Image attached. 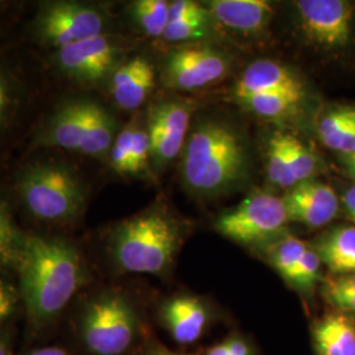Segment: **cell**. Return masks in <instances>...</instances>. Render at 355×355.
I'll list each match as a JSON object with an SVG mask.
<instances>
[{
	"label": "cell",
	"mask_w": 355,
	"mask_h": 355,
	"mask_svg": "<svg viewBox=\"0 0 355 355\" xmlns=\"http://www.w3.org/2000/svg\"><path fill=\"white\" fill-rule=\"evenodd\" d=\"M24 6L0 3V179L26 152L57 89L24 38Z\"/></svg>",
	"instance_id": "cell-1"
},
{
	"label": "cell",
	"mask_w": 355,
	"mask_h": 355,
	"mask_svg": "<svg viewBox=\"0 0 355 355\" xmlns=\"http://www.w3.org/2000/svg\"><path fill=\"white\" fill-rule=\"evenodd\" d=\"M80 157L58 150L23 155L0 179L15 214L48 232L71 230L86 215L92 186Z\"/></svg>",
	"instance_id": "cell-2"
},
{
	"label": "cell",
	"mask_w": 355,
	"mask_h": 355,
	"mask_svg": "<svg viewBox=\"0 0 355 355\" xmlns=\"http://www.w3.org/2000/svg\"><path fill=\"white\" fill-rule=\"evenodd\" d=\"M20 300L29 320L51 322L89 282V268L80 246L60 232L26 230L24 249L16 271Z\"/></svg>",
	"instance_id": "cell-3"
},
{
	"label": "cell",
	"mask_w": 355,
	"mask_h": 355,
	"mask_svg": "<svg viewBox=\"0 0 355 355\" xmlns=\"http://www.w3.org/2000/svg\"><path fill=\"white\" fill-rule=\"evenodd\" d=\"M120 124L91 92L58 91L41 114L23 155L58 150L107 162Z\"/></svg>",
	"instance_id": "cell-4"
},
{
	"label": "cell",
	"mask_w": 355,
	"mask_h": 355,
	"mask_svg": "<svg viewBox=\"0 0 355 355\" xmlns=\"http://www.w3.org/2000/svg\"><path fill=\"white\" fill-rule=\"evenodd\" d=\"M183 228L165 204H152L114 224L105 249L114 268L129 274L164 275L175 261Z\"/></svg>",
	"instance_id": "cell-5"
},
{
	"label": "cell",
	"mask_w": 355,
	"mask_h": 355,
	"mask_svg": "<svg viewBox=\"0 0 355 355\" xmlns=\"http://www.w3.org/2000/svg\"><path fill=\"white\" fill-rule=\"evenodd\" d=\"M182 157L184 184L198 193L215 195L241 180L248 154L241 136L221 121L199 124L186 141Z\"/></svg>",
	"instance_id": "cell-6"
},
{
	"label": "cell",
	"mask_w": 355,
	"mask_h": 355,
	"mask_svg": "<svg viewBox=\"0 0 355 355\" xmlns=\"http://www.w3.org/2000/svg\"><path fill=\"white\" fill-rule=\"evenodd\" d=\"M112 32L107 7L83 0L38 1L23 23L26 42L40 54L61 51L78 42Z\"/></svg>",
	"instance_id": "cell-7"
},
{
	"label": "cell",
	"mask_w": 355,
	"mask_h": 355,
	"mask_svg": "<svg viewBox=\"0 0 355 355\" xmlns=\"http://www.w3.org/2000/svg\"><path fill=\"white\" fill-rule=\"evenodd\" d=\"M127 48L123 38L108 33L41 57L60 91L91 92L105 87L114 70L127 60Z\"/></svg>",
	"instance_id": "cell-8"
},
{
	"label": "cell",
	"mask_w": 355,
	"mask_h": 355,
	"mask_svg": "<svg viewBox=\"0 0 355 355\" xmlns=\"http://www.w3.org/2000/svg\"><path fill=\"white\" fill-rule=\"evenodd\" d=\"M140 318L123 292L102 291L86 300L79 313V336L92 355H123L133 346Z\"/></svg>",
	"instance_id": "cell-9"
},
{
	"label": "cell",
	"mask_w": 355,
	"mask_h": 355,
	"mask_svg": "<svg viewBox=\"0 0 355 355\" xmlns=\"http://www.w3.org/2000/svg\"><path fill=\"white\" fill-rule=\"evenodd\" d=\"M288 223L283 198L257 192L220 216L215 228L221 236L240 245H262L278 239Z\"/></svg>",
	"instance_id": "cell-10"
},
{
	"label": "cell",
	"mask_w": 355,
	"mask_h": 355,
	"mask_svg": "<svg viewBox=\"0 0 355 355\" xmlns=\"http://www.w3.org/2000/svg\"><path fill=\"white\" fill-rule=\"evenodd\" d=\"M299 31L308 44L324 51H343L354 32L355 4L347 0L295 3Z\"/></svg>",
	"instance_id": "cell-11"
},
{
	"label": "cell",
	"mask_w": 355,
	"mask_h": 355,
	"mask_svg": "<svg viewBox=\"0 0 355 355\" xmlns=\"http://www.w3.org/2000/svg\"><path fill=\"white\" fill-rule=\"evenodd\" d=\"M228 57L209 45L192 44L170 51L162 64L167 87L195 91L215 85L228 74Z\"/></svg>",
	"instance_id": "cell-12"
},
{
	"label": "cell",
	"mask_w": 355,
	"mask_h": 355,
	"mask_svg": "<svg viewBox=\"0 0 355 355\" xmlns=\"http://www.w3.org/2000/svg\"><path fill=\"white\" fill-rule=\"evenodd\" d=\"M192 107L180 99L153 103L146 114L152 145V167L161 170L183 152L190 127Z\"/></svg>",
	"instance_id": "cell-13"
},
{
	"label": "cell",
	"mask_w": 355,
	"mask_h": 355,
	"mask_svg": "<svg viewBox=\"0 0 355 355\" xmlns=\"http://www.w3.org/2000/svg\"><path fill=\"white\" fill-rule=\"evenodd\" d=\"M157 74L144 54L128 57L108 79L105 89L111 102L124 112L139 111L155 89Z\"/></svg>",
	"instance_id": "cell-14"
},
{
	"label": "cell",
	"mask_w": 355,
	"mask_h": 355,
	"mask_svg": "<svg viewBox=\"0 0 355 355\" xmlns=\"http://www.w3.org/2000/svg\"><path fill=\"white\" fill-rule=\"evenodd\" d=\"M290 221L320 228L333 221L340 211L337 192L329 184L308 180L296 184L283 196Z\"/></svg>",
	"instance_id": "cell-15"
},
{
	"label": "cell",
	"mask_w": 355,
	"mask_h": 355,
	"mask_svg": "<svg viewBox=\"0 0 355 355\" xmlns=\"http://www.w3.org/2000/svg\"><path fill=\"white\" fill-rule=\"evenodd\" d=\"M287 94L305 98L303 80L290 67L271 60L249 64L233 87L236 101L253 95Z\"/></svg>",
	"instance_id": "cell-16"
},
{
	"label": "cell",
	"mask_w": 355,
	"mask_h": 355,
	"mask_svg": "<svg viewBox=\"0 0 355 355\" xmlns=\"http://www.w3.org/2000/svg\"><path fill=\"white\" fill-rule=\"evenodd\" d=\"M205 7L212 20L243 35L262 33L274 16V8L266 0H214Z\"/></svg>",
	"instance_id": "cell-17"
},
{
	"label": "cell",
	"mask_w": 355,
	"mask_h": 355,
	"mask_svg": "<svg viewBox=\"0 0 355 355\" xmlns=\"http://www.w3.org/2000/svg\"><path fill=\"white\" fill-rule=\"evenodd\" d=\"M162 322L179 345L196 343L208 325V309L198 297L178 295L161 308Z\"/></svg>",
	"instance_id": "cell-18"
},
{
	"label": "cell",
	"mask_w": 355,
	"mask_h": 355,
	"mask_svg": "<svg viewBox=\"0 0 355 355\" xmlns=\"http://www.w3.org/2000/svg\"><path fill=\"white\" fill-rule=\"evenodd\" d=\"M312 337L318 355H355V318L333 312L316 321Z\"/></svg>",
	"instance_id": "cell-19"
},
{
	"label": "cell",
	"mask_w": 355,
	"mask_h": 355,
	"mask_svg": "<svg viewBox=\"0 0 355 355\" xmlns=\"http://www.w3.org/2000/svg\"><path fill=\"white\" fill-rule=\"evenodd\" d=\"M316 132L330 150L341 155L355 152V105L327 107L318 117Z\"/></svg>",
	"instance_id": "cell-20"
},
{
	"label": "cell",
	"mask_w": 355,
	"mask_h": 355,
	"mask_svg": "<svg viewBox=\"0 0 355 355\" xmlns=\"http://www.w3.org/2000/svg\"><path fill=\"white\" fill-rule=\"evenodd\" d=\"M313 249L331 275H355V227L343 225L327 230Z\"/></svg>",
	"instance_id": "cell-21"
},
{
	"label": "cell",
	"mask_w": 355,
	"mask_h": 355,
	"mask_svg": "<svg viewBox=\"0 0 355 355\" xmlns=\"http://www.w3.org/2000/svg\"><path fill=\"white\" fill-rule=\"evenodd\" d=\"M15 211L0 187V271L16 275L24 249L26 232L16 221Z\"/></svg>",
	"instance_id": "cell-22"
},
{
	"label": "cell",
	"mask_w": 355,
	"mask_h": 355,
	"mask_svg": "<svg viewBox=\"0 0 355 355\" xmlns=\"http://www.w3.org/2000/svg\"><path fill=\"white\" fill-rule=\"evenodd\" d=\"M128 17L141 35L162 38L170 19V1L136 0L128 6Z\"/></svg>",
	"instance_id": "cell-23"
},
{
	"label": "cell",
	"mask_w": 355,
	"mask_h": 355,
	"mask_svg": "<svg viewBox=\"0 0 355 355\" xmlns=\"http://www.w3.org/2000/svg\"><path fill=\"white\" fill-rule=\"evenodd\" d=\"M308 243L293 236H282L266 246V258L282 279L290 286L293 282L297 266L304 255Z\"/></svg>",
	"instance_id": "cell-24"
},
{
	"label": "cell",
	"mask_w": 355,
	"mask_h": 355,
	"mask_svg": "<svg viewBox=\"0 0 355 355\" xmlns=\"http://www.w3.org/2000/svg\"><path fill=\"white\" fill-rule=\"evenodd\" d=\"M303 101L304 98L287 94H263L248 96L237 102L259 117L280 120L296 114Z\"/></svg>",
	"instance_id": "cell-25"
},
{
	"label": "cell",
	"mask_w": 355,
	"mask_h": 355,
	"mask_svg": "<svg viewBox=\"0 0 355 355\" xmlns=\"http://www.w3.org/2000/svg\"><path fill=\"white\" fill-rule=\"evenodd\" d=\"M267 178L274 186L283 190H291L297 184L287 149V133L275 132L268 141Z\"/></svg>",
	"instance_id": "cell-26"
},
{
	"label": "cell",
	"mask_w": 355,
	"mask_h": 355,
	"mask_svg": "<svg viewBox=\"0 0 355 355\" xmlns=\"http://www.w3.org/2000/svg\"><path fill=\"white\" fill-rule=\"evenodd\" d=\"M321 295L336 311L355 315V275H330L322 280Z\"/></svg>",
	"instance_id": "cell-27"
},
{
	"label": "cell",
	"mask_w": 355,
	"mask_h": 355,
	"mask_svg": "<svg viewBox=\"0 0 355 355\" xmlns=\"http://www.w3.org/2000/svg\"><path fill=\"white\" fill-rule=\"evenodd\" d=\"M150 166H152V145H150L149 132L146 128V120L142 119L140 114H137L128 175L130 177L144 175Z\"/></svg>",
	"instance_id": "cell-28"
},
{
	"label": "cell",
	"mask_w": 355,
	"mask_h": 355,
	"mask_svg": "<svg viewBox=\"0 0 355 355\" xmlns=\"http://www.w3.org/2000/svg\"><path fill=\"white\" fill-rule=\"evenodd\" d=\"M211 21L212 17L168 21L161 40L167 44H189L200 41L209 36Z\"/></svg>",
	"instance_id": "cell-29"
},
{
	"label": "cell",
	"mask_w": 355,
	"mask_h": 355,
	"mask_svg": "<svg viewBox=\"0 0 355 355\" xmlns=\"http://www.w3.org/2000/svg\"><path fill=\"white\" fill-rule=\"evenodd\" d=\"M287 149L296 183L299 184L312 180L318 170L316 155L302 141L291 135H287Z\"/></svg>",
	"instance_id": "cell-30"
},
{
	"label": "cell",
	"mask_w": 355,
	"mask_h": 355,
	"mask_svg": "<svg viewBox=\"0 0 355 355\" xmlns=\"http://www.w3.org/2000/svg\"><path fill=\"white\" fill-rule=\"evenodd\" d=\"M321 265L322 262L318 252L313 249V246L308 245L296 270L291 287L304 293L305 296L311 295L321 280Z\"/></svg>",
	"instance_id": "cell-31"
},
{
	"label": "cell",
	"mask_w": 355,
	"mask_h": 355,
	"mask_svg": "<svg viewBox=\"0 0 355 355\" xmlns=\"http://www.w3.org/2000/svg\"><path fill=\"white\" fill-rule=\"evenodd\" d=\"M135 128H136V116L128 123L127 125L121 127L119 135L114 139L111 150L108 153L107 164L119 175H128L129 173V161H130Z\"/></svg>",
	"instance_id": "cell-32"
},
{
	"label": "cell",
	"mask_w": 355,
	"mask_h": 355,
	"mask_svg": "<svg viewBox=\"0 0 355 355\" xmlns=\"http://www.w3.org/2000/svg\"><path fill=\"white\" fill-rule=\"evenodd\" d=\"M21 303L20 292L11 279V275L0 271V324L13 316L17 305Z\"/></svg>",
	"instance_id": "cell-33"
},
{
	"label": "cell",
	"mask_w": 355,
	"mask_h": 355,
	"mask_svg": "<svg viewBox=\"0 0 355 355\" xmlns=\"http://www.w3.org/2000/svg\"><path fill=\"white\" fill-rule=\"evenodd\" d=\"M211 15L207 7L193 0H175L170 1V19L168 21L191 20V19H208Z\"/></svg>",
	"instance_id": "cell-34"
},
{
	"label": "cell",
	"mask_w": 355,
	"mask_h": 355,
	"mask_svg": "<svg viewBox=\"0 0 355 355\" xmlns=\"http://www.w3.org/2000/svg\"><path fill=\"white\" fill-rule=\"evenodd\" d=\"M228 349V355H253L249 345L239 336H232L229 340L224 341Z\"/></svg>",
	"instance_id": "cell-35"
},
{
	"label": "cell",
	"mask_w": 355,
	"mask_h": 355,
	"mask_svg": "<svg viewBox=\"0 0 355 355\" xmlns=\"http://www.w3.org/2000/svg\"><path fill=\"white\" fill-rule=\"evenodd\" d=\"M343 205L345 214L353 221L355 227V186L345 191L343 195Z\"/></svg>",
	"instance_id": "cell-36"
},
{
	"label": "cell",
	"mask_w": 355,
	"mask_h": 355,
	"mask_svg": "<svg viewBox=\"0 0 355 355\" xmlns=\"http://www.w3.org/2000/svg\"><path fill=\"white\" fill-rule=\"evenodd\" d=\"M142 355H186V354H180V353H177V352H173V350H168L167 347L165 346H162V345H158V343H155V345H152L150 347H148L146 350H145V353Z\"/></svg>",
	"instance_id": "cell-37"
},
{
	"label": "cell",
	"mask_w": 355,
	"mask_h": 355,
	"mask_svg": "<svg viewBox=\"0 0 355 355\" xmlns=\"http://www.w3.org/2000/svg\"><path fill=\"white\" fill-rule=\"evenodd\" d=\"M28 355H70L66 350L55 346H48V347H40Z\"/></svg>",
	"instance_id": "cell-38"
},
{
	"label": "cell",
	"mask_w": 355,
	"mask_h": 355,
	"mask_svg": "<svg viewBox=\"0 0 355 355\" xmlns=\"http://www.w3.org/2000/svg\"><path fill=\"white\" fill-rule=\"evenodd\" d=\"M343 162L349 177L355 182V152L343 155Z\"/></svg>",
	"instance_id": "cell-39"
},
{
	"label": "cell",
	"mask_w": 355,
	"mask_h": 355,
	"mask_svg": "<svg viewBox=\"0 0 355 355\" xmlns=\"http://www.w3.org/2000/svg\"><path fill=\"white\" fill-rule=\"evenodd\" d=\"M207 355H228V349L225 343H218L208 350Z\"/></svg>",
	"instance_id": "cell-40"
},
{
	"label": "cell",
	"mask_w": 355,
	"mask_h": 355,
	"mask_svg": "<svg viewBox=\"0 0 355 355\" xmlns=\"http://www.w3.org/2000/svg\"><path fill=\"white\" fill-rule=\"evenodd\" d=\"M0 355H11V352L7 346V343H6V341H3L1 338H0Z\"/></svg>",
	"instance_id": "cell-41"
}]
</instances>
